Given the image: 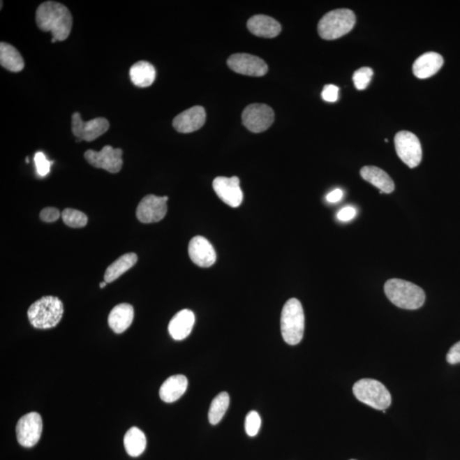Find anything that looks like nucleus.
<instances>
[{
  "label": "nucleus",
  "instance_id": "1",
  "mask_svg": "<svg viewBox=\"0 0 460 460\" xmlns=\"http://www.w3.org/2000/svg\"><path fill=\"white\" fill-rule=\"evenodd\" d=\"M36 22L44 32H51L56 41L67 40L73 27L71 11L63 3L55 1L42 3L36 10Z\"/></svg>",
  "mask_w": 460,
  "mask_h": 460
},
{
  "label": "nucleus",
  "instance_id": "16",
  "mask_svg": "<svg viewBox=\"0 0 460 460\" xmlns=\"http://www.w3.org/2000/svg\"><path fill=\"white\" fill-rule=\"evenodd\" d=\"M188 255L194 264L208 268L215 264L216 254L214 247L203 237H195L189 242Z\"/></svg>",
  "mask_w": 460,
  "mask_h": 460
},
{
  "label": "nucleus",
  "instance_id": "34",
  "mask_svg": "<svg viewBox=\"0 0 460 460\" xmlns=\"http://www.w3.org/2000/svg\"><path fill=\"white\" fill-rule=\"evenodd\" d=\"M447 362L451 365L460 363V341L451 347L447 355Z\"/></svg>",
  "mask_w": 460,
  "mask_h": 460
},
{
  "label": "nucleus",
  "instance_id": "9",
  "mask_svg": "<svg viewBox=\"0 0 460 460\" xmlns=\"http://www.w3.org/2000/svg\"><path fill=\"white\" fill-rule=\"evenodd\" d=\"M122 156L121 149H114L110 145L104 146L99 152L89 149L84 153V158L89 164L110 173L121 172L123 165Z\"/></svg>",
  "mask_w": 460,
  "mask_h": 460
},
{
  "label": "nucleus",
  "instance_id": "28",
  "mask_svg": "<svg viewBox=\"0 0 460 460\" xmlns=\"http://www.w3.org/2000/svg\"><path fill=\"white\" fill-rule=\"evenodd\" d=\"M61 218L66 225L75 229L87 226L88 222L87 216L84 212L72 208L64 209L61 212Z\"/></svg>",
  "mask_w": 460,
  "mask_h": 460
},
{
  "label": "nucleus",
  "instance_id": "14",
  "mask_svg": "<svg viewBox=\"0 0 460 460\" xmlns=\"http://www.w3.org/2000/svg\"><path fill=\"white\" fill-rule=\"evenodd\" d=\"M214 188L223 202L231 207L241 206L243 200V192L239 186L237 177H218L214 181Z\"/></svg>",
  "mask_w": 460,
  "mask_h": 460
},
{
  "label": "nucleus",
  "instance_id": "4",
  "mask_svg": "<svg viewBox=\"0 0 460 460\" xmlns=\"http://www.w3.org/2000/svg\"><path fill=\"white\" fill-rule=\"evenodd\" d=\"M304 313L302 304L297 299H291L285 304L281 317L282 338L290 346H296L303 339L304 332Z\"/></svg>",
  "mask_w": 460,
  "mask_h": 460
},
{
  "label": "nucleus",
  "instance_id": "33",
  "mask_svg": "<svg viewBox=\"0 0 460 460\" xmlns=\"http://www.w3.org/2000/svg\"><path fill=\"white\" fill-rule=\"evenodd\" d=\"M61 216L59 210L55 207H46L40 212V218L45 223L56 222Z\"/></svg>",
  "mask_w": 460,
  "mask_h": 460
},
{
  "label": "nucleus",
  "instance_id": "12",
  "mask_svg": "<svg viewBox=\"0 0 460 460\" xmlns=\"http://www.w3.org/2000/svg\"><path fill=\"white\" fill-rule=\"evenodd\" d=\"M108 129H110V122L105 118H96L84 122L78 112L72 116L73 133L82 141H94L106 133Z\"/></svg>",
  "mask_w": 460,
  "mask_h": 460
},
{
  "label": "nucleus",
  "instance_id": "36",
  "mask_svg": "<svg viewBox=\"0 0 460 460\" xmlns=\"http://www.w3.org/2000/svg\"><path fill=\"white\" fill-rule=\"evenodd\" d=\"M343 196V192L342 189L336 188L327 195V200L329 203H337L339 200H341Z\"/></svg>",
  "mask_w": 460,
  "mask_h": 460
},
{
  "label": "nucleus",
  "instance_id": "6",
  "mask_svg": "<svg viewBox=\"0 0 460 460\" xmlns=\"http://www.w3.org/2000/svg\"><path fill=\"white\" fill-rule=\"evenodd\" d=\"M353 393L361 403L377 410L387 409L392 404V396L380 381L363 378L353 386Z\"/></svg>",
  "mask_w": 460,
  "mask_h": 460
},
{
  "label": "nucleus",
  "instance_id": "7",
  "mask_svg": "<svg viewBox=\"0 0 460 460\" xmlns=\"http://www.w3.org/2000/svg\"><path fill=\"white\" fill-rule=\"evenodd\" d=\"M398 156L410 168H415L422 160V147L416 135L410 131H400L395 137Z\"/></svg>",
  "mask_w": 460,
  "mask_h": 460
},
{
  "label": "nucleus",
  "instance_id": "29",
  "mask_svg": "<svg viewBox=\"0 0 460 460\" xmlns=\"http://www.w3.org/2000/svg\"><path fill=\"white\" fill-rule=\"evenodd\" d=\"M373 71L370 68H362L355 71L353 75V81L355 88L357 90L362 91L369 87L372 80Z\"/></svg>",
  "mask_w": 460,
  "mask_h": 460
},
{
  "label": "nucleus",
  "instance_id": "10",
  "mask_svg": "<svg viewBox=\"0 0 460 460\" xmlns=\"http://www.w3.org/2000/svg\"><path fill=\"white\" fill-rule=\"evenodd\" d=\"M43 430V422L38 413H29L19 420L17 429V438L19 444L24 447L36 446L40 439Z\"/></svg>",
  "mask_w": 460,
  "mask_h": 460
},
{
  "label": "nucleus",
  "instance_id": "5",
  "mask_svg": "<svg viewBox=\"0 0 460 460\" xmlns=\"http://www.w3.org/2000/svg\"><path fill=\"white\" fill-rule=\"evenodd\" d=\"M355 24V15L349 9H338L325 15L319 22L318 33L323 40H337L350 33Z\"/></svg>",
  "mask_w": 460,
  "mask_h": 460
},
{
  "label": "nucleus",
  "instance_id": "26",
  "mask_svg": "<svg viewBox=\"0 0 460 460\" xmlns=\"http://www.w3.org/2000/svg\"><path fill=\"white\" fill-rule=\"evenodd\" d=\"M124 446L131 457H138L144 453L147 446L144 433L137 427L131 428L124 438Z\"/></svg>",
  "mask_w": 460,
  "mask_h": 460
},
{
  "label": "nucleus",
  "instance_id": "38",
  "mask_svg": "<svg viewBox=\"0 0 460 460\" xmlns=\"http://www.w3.org/2000/svg\"><path fill=\"white\" fill-rule=\"evenodd\" d=\"M351 460H355V459H351Z\"/></svg>",
  "mask_w": 460,
  "mask_h": 460
},
{
  "label": "nucleus",
  "instance_id": "21",
  "mask_svg": "<svg viewBox=\"0 0 460 460\" xmlns=\"http://www.w3.org/2000/svg\"><path fill=\"white\" fill-rule=\"evenodd\" d=\"M188 388V380L184 375H174L168 378L160 389L161 399L172 403L183 396Z\"/></svg>",
  "mask_w": 460,
  "mask_h": 460
},
{
  "label": "nucleus",
  "instance_id": "27",
  "mask_svg": "<svg viewBox=\"0 0 460 460\" xmlns=\"http://www.w3.org/2000/svg\"><path fill=\"white\" fill-rule=\"evenodd\" d=\"M230 406V396L226 392H222L212 401L209 409L208 419L212 424H218L222 420Z\"/></svg>",
  "mask_w": 460,
  "mask_h": 460
},
{
  "label": "nucleus",
  "instance_id": "19",
  "mask_svg": "<svg viewBox=\"0 0 460 460\" xmlns=\"http://www.w3.org/2000/svg\"><path fill=\"white\" fill-rule=\"evenodd\" d=\"M247 28L254 36L262 38H274L279 36L281 26L279 22L268 15H258L247 22Z\"/></svg>",
  "mask_w": 460,
  "mask_h": 460
},
{
  "label": "nucleus",
  "instance_id": "11",
  "mask_svg": "<svg viewBox=\"0 0 460 460\" xmlns=\"http://www.w3.org/2000/svg\"><path fill=\"white\" fill-rule=\"evenodd\" d=\"M168 196L146 195L137 208V218L142 223L161 221L168 214Z\"/></svg>",
  "mask_w": 460,
  "mask_h": 460
},
{
  "label": "nucleus",
  "instance_id": "3",
  "mask_svg": "<svg viewBox=\"0 0 460 460\" xmlns=\"http://www.w3.org/2000/svg\"><path fill=\"white\" fill-rule=\"evenodd\" d=\"M64 304L57 297L45 296L34 302L29 309V320L38 329H50L60 322L64 316Z\"/></svg>",
  "mask_w": 460,
  "mask_h": 460
},
{
  "label": "nucleus",
  "instance_id": "25",
  "mask_svg": "<svg viewBox=\"0 0 460 460\" xmlns=\"http://www.w3.org/2000/svg\"><path fill=\"white\" fill-rule=\"evenodd\" d=\"M0 64L10 72H21L24 68V60L13 45L2 42L0 44Z\"/></svg>",
  "mask_w": 460,
  "mask_h": 460
},
{
  "label": "nucleus",
  "instance_id": "2",
  "mask_svg": "<svg viewBox=\"0 0 460 460\" xmlns=\"http://www.w3.org/2000/svg\"><path fill=\"white\" fill-rule=\"evenodd\" d=\"M385 292L390 302L405 309H417L422 307L425 293L419 285L401 279L386 281Z\"/></svg>",
  "mask_w": 460,
  "mask_h": 460
},
{
  "label": "nucleus",
  "instance_id": "37",
  "mask_svg": "<svg viewBox=\"0 0 460 460\" xmlns=\"http://www.w3.org/2000/svg\"><path fill=\"white\" fill-rule=\"evenodd\" d=\"M107 285V282L106 281H103L101 283H100V288H105Z\"/></svg>",
  "mask_w": 460,
  "mask_h": 460
},
{
  "label": "nucleus",
  "instance_id": "32",
  "mask_svg": "<svg viewBox=\"0 0 460 460\" xmlns=\"http://www.w3.org/2000/svg\"><path fill=\"white\" fill-rule=\"evenodd\" d=\"M339 88L334 84H327L324 87L322 92V96L324 101L328 103H334L339 98Z\"/></svg>",
  "mask_w": 460,
  "mask_h": 460
},
{
  "label": "nucleus",
  "instance_id": "15",
  "mask_svg": "<svg viewBox=\"0 0 460 460\" xmlns=\"http://www.w3.org/2000/svg\"><path fill=\"white\" fill-rule=\"evenodd\" d=\"M207 114L202 106H194L181 112L173 119V127L179 133H191L202 128L206 122Z\"/></svg>",
  "mask_w": 460,
  "mask_h": 460
},
{
  "label": "nucleus",
  "instance_id": "30",
  "mask_svg": "<svg viewBox=\"0 0 460 460\" xmlns=\"http://www.w3.org/2000/svg\"><path fill=\"white\" fill-rule=\"evenodd\" d=\"M261 427V417L256 411H251L246 415L245 421V430L249 436L258 435Z\"/></svg>",
  "mask_w": 460,
  "mask_h": 460
},
{
  "label": "nucleus",
  "instance_id": "20",
  "mask_svg": "<svg viewBox=\"0 0 460 460\" xmlns=\"http://www.w3.org/2000/svg\"><path fill=\"white\" fill-rule=\"evenodd\" d=\"M134 319V309L129 304L116 305L108 316V325L115 334H122L130 327Z\"/></svg>",
  "mask_w": 460,
  "mask_h": 460
},
{
  "label": "nucleus",
  "instance_id": "23",
  "mask_svg": "<svg viewBox=\"0 0 460 460\" xmlns=\"http://www.w3.org/2000/svg\"><path fill=\"white\" fill-rule=\"evenodd\" d=\"M156 68L149 61H138L130 69L131 82L138 87L145 88L151 86L156 80Z\"/></svg>",
  "mask_w": 460,
  "mask_h": 460
},
{
  "label": "nucleus",
  "instance_id": "18",
  "mask_svg": "<svg viewBox=\"0 0 460 460\" xmlns=\"http://www.w3.org/2000/svg\"><path fill=\"white\" fill-rule=\"evenodd\" d=\"M195 322L194 313L189 309L177 313L169 323L168 331L173 339L184 340L191 334Z\"/></svg>",
  "mask_w": 460,
  "mask_h": 460
},
{
  "label": "nucleus",
  "instance_id": "31",
  "mask_svg": "<svg viewBox=\"0 0 460 460\" xmlns=\"http://www.w3.org/2000/svg\"><path fill=\"white\" fill-rule=\"evenodd\" d=\"M37 172L38 175L45 177L51 172L52 162L47 160L44 153L37 152L34 156Z\"/></svg>",
  "mask_w": 460,
  "mask_h": 460
},
{
  "label": "nucleus",
  "instance_id": "8",
  "mask_svg": "<svg viewBox=\"0 0 460 460\" xmlns=\"http://www.w3.org/2000/svg\"><path fill=\"white\" fill-rule=\"evenodd\" d=\"M274 113L272 107L266 104H251L242 113V122L250 131L262 133L272 126Z\"/></svg>",
  "mask_w": 460,
  "mask_h": 460
},
{
  "label": "nucleus",
  "instance_id": "35",
  "mask_svg": "<svg viewBox=\"0 0 460 460\" xmlns=\"http://www.w3.org/2000/svg\"><path fill=\"white\" fill-rule=\"evenodd\" d=\"M357 216V210L353 207H343L339 212L338 219L342 222H349Z\"/></svg>",
  "mask_w": 460,
  "mask_h": 460
},
{
  "label": "nucleus",
  "instance_id": "13",
  "mask_svg": "<svg viewBox=\"0 0 460 460\" xmlns=\"http://www.w3.org/2000/svg\"><path fill=\"white\" fill-rule=\"evenodd\" d=\"M227 63L232 71L243 75L261 77L268 72V65L265 61L250 54H235L230 57Z\"/></svg>",
  "mask_w": 460,
  "mask_h": 460
},
{
  "label": "nucleus",
  "instance_id": "22",
  "mask_svg": "<svg viewBox=\"0 0 460 460\" xmlns=\"http://www.w3.org/2000/svg\"><path fill=\"white\" fill-rule=\"evenodd\" d=\"M362 179L380 189V193L390 194L395 189V184L387 173L376 166H364L361 170Z\"/></svg>",
  "mask_w": 460,
  "mask_h": 460
},
{
  "label": "nucleus",
  "instance_id": "17",
  "mask_svg": "<svg viewBox=\"0 0 460 460\" xmlns=\"http://www.w3.org/2000/svg\"><path fill=\"white\" fill-rule=\"evenodd\" d=\"M444 64L443 57L438 53L427 52L420 56L413 66V72L417 78L428 79L435 75Z\"/></svg>",
  "mask_w": 460,
  "mask_h": 460
},
{
  "label": "nucleus",
  "instance_id": "24",
  "mask_svg": "<svg viewBox=\"0 0 460 460\" xmlns=\"http://www.w3.org/2000/svg\"><path fill=\"white\" fill-rule=\"evenodd\" d=\"M138 262V255L134 253H126L115 260L113 264L107 267L105 274H104V281L110 283L121 277L131 268L136 265Z\"/></svg>",
  "mask_w": 460,
  "mask_h": 460
}]
</instances>
